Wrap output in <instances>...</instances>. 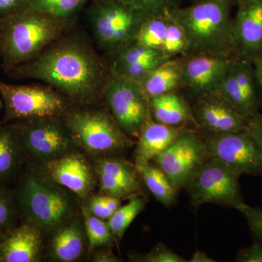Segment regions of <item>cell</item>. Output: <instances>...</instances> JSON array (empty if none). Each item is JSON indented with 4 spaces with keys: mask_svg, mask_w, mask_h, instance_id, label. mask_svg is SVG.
I'll return each mask as SVG.
<instances>
[{
    "mask_svg": "<svg viewBox=\"0 0 262 262\" xmlns=\"http://www.w3.org/2000/svg\"><path fill=\"white\" fill-rule=\"evenodd\" d=\"M10 77L46 82L81 106L103 99L110 77L106 59L80 32H67L32 61L5 70Z\"/></svg>",
    "mask_w": 262,
    "mask_h": 262,
    "instance_id": "1",
    "label": "cell"
},
{
    "mask_svg": "<svg viewBox=\"0 0 262 262\" xmlns=\"http://www.w3.org/2000/svg\"><path fill=\"white\" fill-rule=\"evenodd\" d=\"M236 5V0H198L172 10L167 15L187 37L186 55H232V12Z\"/></svg>",
    "mask_w": 262,
    "mask_h": 262,
    "instance_id": "2",
    "label": "cell"
},
{
    "mask_svg": "<svg viewBox=\"0 0 262 262\" xmlns=\"http://www.w3.org/2000/svg\"><path fill=\"white\" fill-rule=\"evenodd\" d=\"M71 24L53 15L31 11L0 20V55L5 70L37 58L70 31Z\"/></svg>",
    "mask_w": 262,
    "mask_h": 262,
    "instance_id": "3",
    "label": "cell"
},
{
    "mask_svg": "<svg viewBox=\"0 0 262 262\" xmlns=\"http://www.w3.org/2000/svg\"><path fill=\"white\" fill-rule=\"evenodd\" d=\"M95 42L108 57L136 40L148 14L118 0H94L88 11Z\"/></svg>",
    "mask_w": 262,
    "mask_h": 262,
    "instance_id": "4",
    "label": "cell"
},
{
    "mask_svg": "<svg viewBox=\"0 0 262 262\" xmlns=\"http://www.w3.org/2000/svg\"><path fill=\"white\" fill-rule=\"evenodd\" d=\"M18 210L25 222L42 230L59 227L73 213L70 196L52 181L27 174L16 193Z\"/></svg>",
    "mask_w": 262,
    "mask_h": 262,
    "instance_id": "5",
    "label": "cell"
},
{
    "mask_svg": "<svg viewBox=\"0 0 262 262\" xmlns=\"http://www.w3.org/2000/svg\"><path fill=\"white\" fill-rule=\"evenodd\" d=\"M63 118L76 143L92 154H114L134 144V141L122 130L110 110L70 108Z\"/></svg>",
    "mask_w": 262,
    "mask_h": 262,
    "instance_id": "6",
    "label": "cell"
},
{
    "mask_svg": "<svg viewBox=\"0 0 262 262\" xmlns=\"http://www.w3.org/2000/svg\"><path fill=\"white\" fill-rule=\"evenodd\" d=\"M6 122L62 117L71 108L68 98L50 85H16L0 82Z\"/></svg>",
    "mask_w": 262,
    "mask_h": 262,
    "instance_id": "7",
    "label": "cell"
},
{
    "mask_svg": "<svg viewBox=\"0 0 262 262\" xmlns=\"http://www.w3.org/2000/svg\"><path fill=\"white\" fill-rule=\"evenodd\" d=\"M239 177L223 162L208 157L186 186L191 204L198 208L213 203L235 209L245 202Z\"/></svg>",
    "mask_w": 262,
    "mask_h": 262,
    "instance_id": "8",
    "label": "cell"
},
{
    "mask_svg": "<svg viewBox=\"0 0 262 262\" xmlns=\"http://www.w3.org/2000/svg\"><path fill=\"white\" fill-rule=\"evenodd\" d=\"M103 99L122 130L129 137L138 139L151 118L149 99L139 82L110 75L103 88Z\"/></svg>",
    "mask_w": 262,
    "mask_h": 262,
    "instance_id": "9",
    "label": "cell"
},
{
    "mask_svg": "<svg viewBox=\"0 0 262 262\" xmlns=\"http://www.w3.org/2000/svg\"><path fill=\"white\" fill-rule=\"evenodd\" d=\"M24 153L34 159L51 161L72 152L76 141L63 116L15 122Z\"/></svg>",
    "mask_w": 262,
    "mask_h": 262,
    "instance_id": "10",
    "label": "cell"
},
{
    "mask_svg": "<svg viewBox=\"0 0 262 262\" xmlns=\"http://www.w3.org/2000/svg\"><path fill=\"white\" fill-rule=\"evenodd\" d=\"M198 133L209 156L223 162L239 176L261 177L262 151L247 129L224 134Z\"/></svg>",
    "mask_w": 262,
    "mask_h": 262,
    "instance_id": "11",
    "label": "cell"
},
{
    "mask_svg": "<svg viewBox=\"0 0 262 262\" xmlns=\"http://www.w3.org/2000/svg\"><path fill=\"white\" fill-rule=\"evenodd\" d=\"M209 157L204 141L194 129L187 131L155 158L173 187H186Z\"/></svg>",
    "mask_w": 262,
    "mask_h": 262,
    "instance_id": "12",
    "label": "cell"
},
{
    "mask_svg": "<svg viewBox=\"0 0 262 262\" xmlns=\"http://www.w3.org/2000/svg\"><path fill=\"white\" fill-rule=\"evenodd\" d=\"M182 89L187 99L220 92L233 64V55L182 56Z\"/></svg>",
    "mask_w": 262,
    "mask_h": 262,
    "instance_id": "13",
    "label": "cell"
},
{
    "mask_svg": "<svg viewBox=\"0 0 262 262\" xmlns=\"http://www.w3.org/2000/svg\"><path fill=\"white\" fill-rule=\"evenodd\" d=\"M236 7L232 54L253 64L262 58V0H243Z\"/></svg>",
    "mask_w": 262,
    "mask_h": 262,
    "instance_id": "14",
    "label": "cell"
},
{
    "mask_svg": "<svg viewBox=\"0 0 262 262\" xmlns=\"http://www.w3.org/2000/svg\"><path fill=\"white\" fill-rule=\"evenodd\" d=\"M198 130L208 134L237 132L247 129L248 120L221 92L188 99Z\"/></svg>",
    "mask_w": 262,
    "mask_h": 262,
    "instance_id": "15",
    "label": "cell"
},
{
    "mask_svg": "<svg viewBox=\"0 0 262 262\" xmlns=\"http://www.w3.org/2000/svg\"><path fill=\"white\" fill-rule=\"evenodd\" d=\"M220 92L248 120L261 112L254 67L250 62L235 58Z\"/></svg>",
    "mask_w": 262,
    "mask_h": 262,
    "instance_id": "16",
    "label": "cell"
},
{
    "mask_svg": "<svg viewBox=\"0 0 262 262\" xmlns=\"http://www.w3.org/2000/svg\"><path fill=\"white\" fill-rule=\"evenodd\" d=\"M105 59L110 75L139 82L146 74L170 58L161 51L135 40Z\"/></svg>",
    "mask_w": 262,
    "mask_h": 262,
    "instance_id": "17",
    "label": "cell"
},
{
    "mask_svg": "<svg viewBox=\"0 0 262 262\" xmlns=\"http://www.w3.org/2000/svg\"><path fill=\"white\" fill-rule=\"evenodd\" d=\"M101 192L120 200L130 199L143 194L141 177L136 164L122 158H104L96 168Z\"/></svg>",
    "mask_w": 262,
    "mask_h": 262,
    "instance_id": "18",
    "label": "cell"
},
{
    "mask_svg": "<svg viewBox=\"0 0 262 262\" xmlns=\"http://www.w3.org/2000/svg\"><path fill=\"white\" fill-rule=\"evenodd\" d=\"M46 171L52 182L63 186L82 198H86L94 188V174L82 155L72 152L46 162Z\"/></svg>",
    "mask_w": 262,
    "mask_h": 262,
    "instance_id": "19",
    "label": "cell"
},
{
    "mask_svg": "<svg viewBox=\"0 0 262 262\" xmlns=\"http://www.w3.org/2000/svg\"><path fill=\"white\" fill-rule=\"evenodd\" d=\"M41 230L25 222L0 237V262H36L42 251Z\"/></svg>",
    "mask_w": 262,
    "mask_h": 262,
    "instance_id": "20",
    "label": "cell"
},
{
    "mask_svg": "<svg viewBox=\"0 0 262 262\" xmlns=\"http://www.w3.org/2000/svg\"><path fill=\"white\" fill-rule=\"evenodd\" d=\"M192 127L170 126L149 119L139 135L135 152L136 165L149 163ZM195 130V129H194Z\"/></svg>",
    "mask_w": 262,
    "mask_h": 262,
    "instance_id": "21",
    "label": "cell"
},
{
    "mask_svg": "<svg viewBox=\"0 0 262 262\" xmlns=\"http://www.w3.org/2000/svg\"><path fill=\"white\" fill-rule=\"evenodd\" d=\"M150 112L155 121L170 126H185L198 130L190 103L182 91L149 98Z\"/></svg>",
    "mask_w": 262,
    "mask_h": 262,
    "instance_id": "22",
    "label": "cell"
},
{
    "mask_svg": "<svg viewBox=\"0 0 262 262\" xmlns=\"http://www.w3.org/2000/svg\"><path fill=\"white\" fill-rule=\"evenodd\" d=\"M182 56L170 58L151 70L139 84L147 98H151L182 89Z\"/></svg>",
    "mask_w": 262,
    "mask_h": 262,
    "instance_id": "23",
    "label": "cell"
},
{
    "mask_svg": "<svg viewBox=\"0 0 262 262\" xmlns=\"http://www.w3.org/2000/svg\"><path fill=\"white\" fill-rule=\"evenodd\" d=\"M25 158L18 127L0 125V183L6 184L18 175Z\"/></svg>",
    "mask_w": 262,
    "mask_h": 262,
    "instance_id": "24",
    "label": "cell"
},
{
    "mask_svg": "<svg viewBox=\"0 0 262 262\" xmlns=\"http://www.w3.org/2000/svg\"><path fill=\"white\" fill-rule=\"evenodd\" d=\"M83 229L80 222L74 220L62 226L53 235L50 244V254L54 261H77L84 251Z\"/></svg>",
    "mask_w": 262,
    "mask_h": 262,
    "instance_id": "25",
    "label": "cell"
},
{
    "mask_svg": "<svg viewBox=\"0 0 262 262\" xmlns=\"http://www.w3.org/2000/svg\"><path fill=\"white\" fill-rule=\"evenodd\" d=\"M141 180L153 196L166 208L175 203L178 191L172 185L162 169L151 163L136 165Z\"/></svg>",
    "mask_w": 262,
    "mask_h": 262,
    "instance_id": "26",
    "label": "cell"
},
{
    "mask_svg": "<svg viewBox=\"0 0 262 262\" xmlns=\"http://www.w3.org/2000/svg\"><path fill=\"white\" fill-rule=\"evenodd\" d=\"M89 0H28L25 11L37 12L72 21Z\"/></svg>",
    "mask_w": 262,
    "mask_h": 262,
    "instance_id": "27",
    "label": "cell"
},
{
    "mask_svg": "<svg viewBox=\"0 0 262 262\" xmlns=\"http://www.w3.org/2000/svg\"><path fill=\"white\" fill-rule=\"evenodd\" d=\"M149 198L145 194H140L129 199L125 206H120L108 219L107 225L112 233L118 239H122L129 226L137 215L145 208Z\"/></svg>",
    "mask_w": 262,
    "mask_h": 262,
    "instance_id": "28",
    "label": "cell"
},
{
    "mask_svg": "<svg viewBox=\"0 0 262 262\" xmlns=\"http://www.w3.org/2000/svg\"><path fill=\"white\" fill-rule=\"evenodd\" d=\"M169 21L168 15H151L143 24L136 41L146 47L162 51Z\"/></svg>",
    "mask_w": 262,
    "mask_h": 262,
    "instance_id": "29",
    "label": "cell"
},
{
    "mask_svg": "<svg viewBox=\"0 0 262 262\" xmlns=\"http://www.w3.org/2000/svg\"><path fill=\"white\" fill-rule=\"evenodd\" d=\"M82 215L91 251L100 246L113 244L115 236L112 233L107 223L95 216L88 208H82Z\"/></svg>",
    "mask_w": 262,
    "mask_h": 262,
    "instance_id": "30",
    "label": "cell"
},
{
    "mask_svg": "<svg viewBox=\"0 0 262 262\" xmlns=\"http://www.w3.org/2000/svg\"><path fill=\"white\" fill-rule=\"evenodd\" d=\"M188 42L182 28L170 18L162 52L168 58L187 54Z\"/></svg>",
    "mask_w": 262,
    "mask_h": 262,
    "instance_id": "31",
    "label": "cell"
},
{
    "mask_svg": "<svg viewBox=\"0 0 262 262\" xmlns=\"http://www.w3.org/2000/svg\"><path fill=\"white\" fill-rule=\"evenodd\" d=\"M17 210L13 194L0 183V237L16 226Z\"/></svg>",
    "mask_w": 262,
    "mask_h": 262,
    "instance_id": "32",
    "label": "cell"
},
{
    "mask_svg": "<svg viewBox=\"0 0 262 262\" xmlns=\"http://www.w3.org/2000/svg\"><path fill=\"white\" fill-rule=\"evenodd\" d=\"M144 13L152 15H167L175 8L182 6L184 0H118Z\"/></svg>",
    "mask_w": 262,
    "mask_h": 262,
    "instance_id": "33",
    "label": "cell"
},
{
    "mask_svg": "<svg viewBox=\"0 0 262 262\" xmlns=\"http://www.w3.org/2000/svg\"><path fill=\"white\" fill-rule=\"evenodd\" d=\"M130 261L139 262H186L165 245L160 244L147 253H132Z\"/></svg>",
    "mask_w": 262,
    "mask_h": 262,
    "instance_id": "34",
    "label": "cell"
},
{
    "mask_svg": "<svg viewBox=\"0 0 262 262\" xmlns=\"http://www.w3.org/2000/svg\"><path fill=\"white\" fill-rule=\"evenodd\" d=\"M121 200L114 196L103 195L95 196L90 200L88 210L95 216L101 220H108L121 206Z\"/></svg>",
    "mask_w": 262,
    "mask_h": 262,
    "instance_id": "35",
    "label": "cell"
},
{
    "mask_svg": "<svg viewBox=\"0 0 262 262\" xmlns=\"http://www.w3.org/2000/svg\"><path fill=\"white\" fill-rule=\"evenodd\" d=\"M245 217L253 241L262 244V208L242 203L235 208Z\"/></svg>",
    "mask_w": 262,
    "mask_h": 262,
    "instance_id": "36",
    "label": "cell"
},
{
    "mask_svg": "<svg viewBox=\"0 0 262 262\" xmlns=\"http://www.w3.org/2000/svg\"><path fill=\"white\" fill-rule=\"evenodd\" d=\"M236 262H262V244L253 241L250 247L239 250L235 258Z\"/></svg>",
    "mask_w": 262,
    "mask_h": 262,
    "instance_id": "37",
    "label": "cell"
},
{
    "mask_svg": "<svg viewBox=\"0 0 262 262\" xmlns=\"http://www.w3.org/2000/svg\"><path fill=\"white\" fill-rule=\"evenodd\" d=\"M28 0H0V20L25 11Z\"/></svg>",
    "mask_w": 262,
    "mask_h": 262,
    "instance_id": "38",
    "label": "cell"
},
{
    "mask_svg": "<svg viewBox=\"0 0 262 262\" xmlns=\"http://www.w3.org/2000/svg\"><path fill=\"white\" fill-rule=\"evenodd\" d=\"M247 130L262 151V113L260 112L248 120Z\"/></svg>",
    "mask_w": 262,
    "mask_h": 262,
    "instance_id": "39",
    "label": "cell"
},
{
    "mask_svg": "<svg viewBox=\"0 0 262 262\" xmlns=\"http://www.w3.org/2000/svg\"><path fill=\"white\" fill-rule=\"evenodd\" d=\"M254 67L255 78H256V86L259 99L260 106L262 110V58L253 63Z\"/></svg>",
    "mask_w": 262,
    "mask_h": 262,
    "instance_id": "40",
    "label": "cell"
},
{
    "mask_svg": "<svg viewBox=\"0 0 262 262\" xmlns=\"http://www.w3.org/2000/svg\"><path fill=\"white\" fill-rule=\"evenodd\" d=\"M95 261H102V262H117L120 261L116 256H114L112 253L107 252L99 253L98 254L95 256Z\"/></svg>",
    "mask_w": 262,
    "mask_h": 262,
    "instance_id": "41",
    "label": "cell"
},
{
    "mask_svg": "<svg viewBox=\"0 0 262 262\" xmlns=\"http://www.w3.org/2000/svg\"><path fill=\"white\" fill-rule=\"evenodd\" d=\"M189 262H215V260L213 258L208 257L206 253L202 252V251H198L193 254L192 257Z\"/></svg>",
    "mask_w": 262,
    "mask_h": 262,
    "instance_id": "42",
    "label": "cell"
},
{
    "mask_svg": "<svg viewBox=\"0 0 262 262\" xmlns=\"http://www.w3.org/2000/svg\"><path fill=\"white\" fill-rule=\"evenodd\" d=\"M4 108V103H3V99H2L1 96H0V108Z\"/></svg>",
    "mask_w": 262,
    "mask_h": 262,
    "instance_id": "43",
    "label": "cell"
},
{
    "mask_svg": "<svg viewBox=\"0 0 262 262\" xmlns=\"http://www.w3.org/2000/svg\"><path fill=\"white\" fill-rule=\"evenodd\" d=\"M191 3H194V2L198 1V0H189Z\"/></svg>",
    "mask_w": 262,
    "mask_h": 262,
    "instance_id": "44",
    "label": "cell"
},
{
    "mask_svg": "<svg viewBox=\"0 0 262 262\" xmlns=\"http://www.w3.org/2000/svg\"><path fill=\"white\" fill-rule=\"evenodd\" d=\"M241 1H243V0H236V2H237V3H239V2H241Z\"/></svg>",
    "mask_w": 262,
    "mask_h": 262,
    "instance_id": "45",
    "label": "cell"
}]
</instances>
